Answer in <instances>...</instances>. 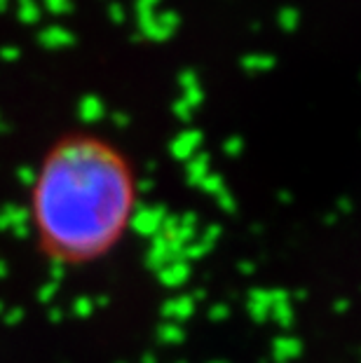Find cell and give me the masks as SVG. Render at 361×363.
Instances as JSON below:
<instances>
[{"label":"cell","instance_id":"1","mask_svg":"<svg viewBox=\"0 0 361 363\" xmlns=\"http://www.w3.org/2000/svg\"><path fill=\"white\" fill-rule=\"evenodd\" d=\"M139 183L109 138L75 131L57 138L30 181L28 228L57 267L104 260L132 230Z\"/></svg>","mask_w":361,"mask_h":363},{"label":"cell","instance_id":"2","mask_svg":"<svg viewBox=\"0 0 361 363\" xmlns=\"http://www.w3.org/2000/svg\"><path fill=\"white\" fill-rule=\"evenodd\" d=\"M165 220H167V213L162 206H143V208H136V213L132 218V230L136 235L152 239L155 235H160Z\"/></svg>","mask_w":361,"mask_h":363},{"label":"cell","instance_id":"3","mask_svg":"<svg viewBox=\"0 0 361 363\" xmlns=\"http://www.w3.org/2000/svg\"><path fill=\"white\" fill-rule=\"evenodd\" d=\"M188 277H190V262L183 258H174L157 272L160 284L167 286V289H179V286L188 281Z\"/></svg>","mask_w":361,"mask_h":363},{"label":"cell","instance_id":"4","mask_svg":"<svg viewBox=\"0 0 361 363\" xmlns=\"http://www.w3.org/2000/svg\"><path fill=\"white\" fill-rule=\"evenodd\" d=\"M193 312H195V298H190V296L169 298L167 303L162 305V316H165L167 321H172V323L190 319Z\"/></svg>","mask_w":361,"mask_h":363},{"label":"cell","instance_id":"5","mask_svg":"<svg viewBox=\"0 0 361 363\" xmlns=\"http://www.w3.org/2000/svg\"><path fill=\"white\" fill-rule=\"evenodd\" d=\"M174 260V253L172 249H169V244H167V239L162 235H155L150 239V246H148V253H145V262H148V267L152 269H162L167 262H172Z\"/></svg>","mask_w":361,"mask_h":363},{"label":"cell","instance_id":"6","mask_svg":"<svg viewBox=\"0 0 361 363\" xmlns=\"http://www.w3.org/2000/svg\"><path fill=\"white\" fill-rule=\"evenodd\" d=\"M301 352H303L301 340L294 337V335H279L272 342V357H274V361H277V363L294 361L296 357H301Z\"/></svg>","mask_w":361,"mask_h":363},{"label":"cell","instance_id":"7","mask_svg":"<svg viewBox=\"0 0 361 363\" xmlns=\"http://www.w3.org/2000/svg\"><path fill=\"white\" fill-rule=\"evenodd\" d=\"M249 312L256 321H265L270 319V310H272V298H270V291H251L249 293Z\"/></svg>","mask_w":361,"mask_h":363},{"label":"cell","instance_id":"8","mask_svg":"<svg viewBox=\"0 0 361 363\" xmlns=\"http://www.w3.org/2000/svg\"><path fill=\"white\" fill-rule=\"evenodd\" d=\"M157 337H160V342H165V345H179V342H183L186 333H183V328L179 323L165 321L162 326L157 328Z\"/></svg>","mask_w":361,"mask_h":363},{"label":"cell","instance_id":"9","mask_svg":"<svg viewBox=\"0 0 361 363\" xmlns=\"http://www.w3.org/2000/svg\"><path fill=\"white\" fill-rule=\"evenodd\" d=\"M230 316V307L228 305H216V307H211L209 310V319L211 321H223V319H228Z\"/></svg>","mask_w":361,"mask_h":363},{"label":"cell","instance_id":"10","mask_svg":"<svg viewBox=\"0 0 361 363\" xmlns=\"http://www.w3.org/2000/svg\"><path fill=\"white\" fill-rule=\"evenodd\" d=\"M91 307H94V303H91L89 298H80L78 303H75V312H78L80 316H89L91 314Z\"/></svg>","mask_w":361,"mask_h":363},{"label":"cell","instance_id":"11","mask_svg":"<svg viewBox=\"0 0 361 363\" xmlns=\"http://www.w3.org/2000/svg\"><path fill=\"white\" fill-rule=\"evenodd\" d=\"M213 363H221V361H213Z\"/></svg>","mask_w":361,"mask_h":363}]
</instances>
